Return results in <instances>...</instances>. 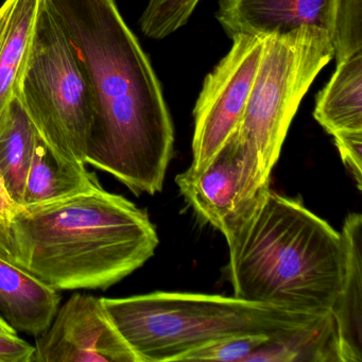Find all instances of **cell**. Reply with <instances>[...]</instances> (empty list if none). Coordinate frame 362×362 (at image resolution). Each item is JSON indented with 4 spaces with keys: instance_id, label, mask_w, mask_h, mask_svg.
I'll use <instances>...</instances> for the list:
<instances>
[{
    "instance_id": "6da1fadb",
    "label": "cell",
    "mask_w": 362,
    "mask_h": 362,
    "mask_svg": "<svg viewBox=\"0 0 362 362\" xmlns=\"http://www.w3.org/2000/svg\"><path fill=\"white\" fill-rule=\"evenodd\" d=\"M90 88L86 164L136 196L164 186L175 127L160 80L116 0H46Z\"/></svg>"
},
{
    "instance_id": "7a4b0ae2",
    "label": "cell",
    "mask_w": 362,
    "mask_h": 362,
    "mask_svg": "<svg viewBox=\"0 0 362 362\" xmlns=\"http://www.w3.org/2000/svg\"><path fill=\"white\" fill-rule=\"evenodd\" d=\"M158 243L147 211L100 182L0 214V256L57 291L109 289L143 267Z\"/></svg>"
},
{
    "instance_id": "3957f363",
    "label": "cell",
    "mask_w": 362,
    "mask_h": 362,
    "mask_svg": "<svg viewBox=\"0 0 362 362\" xmlns=\"http://www.w3.org/2000/svg\"><path fill=\"white\" fill-rule=\"evenodd\" d=\"M226 243L235 298L330 313L342 275V238L302 202L269 188Z\"/></svg>"
},
{
    "instance_id": "277c9868",
    "label": "cell",
    "mask_w": 362,
    "mask_h": 362,
    "mask_svg": "<svg viewBox=\"0 0 362 362\" xmlns=\"http://www.w3.org/2000/svg\"><path fill=\"white\" fill-rule=\"evenodd\" d=\"M101 300L139 362L182 361L188 354L216 341L245 334L274 336L323 315L234 296L188 292L158 291Z\"/></svg>"
},
{
    "instance_id": "5b68a950",
    "label": "cell",
    "mask_w": 362,
    "mask_h": 362,
    "mask_svg": "<svg viewBox=\"0 0 362 362\" xmlns=\"http://www.w3.org/2000/svg\"><path fill=\"white\" fill-rule=\"evenodd\" d=\"M21 103L59 166L86 170L93 118L88 81L62 27L42 0L21 82Z\"/></svg>"
},
{
    "instance_id": "8992f818",
    "label": "cell",
    "mask_w": 362,
    "mask_h": 362,
    "mask_svg": "<svg viewBox=\"0 0 362 362\" xmlns=\"http://www.w3.org/2000/svg\"><path fill=\"white\" fill-rule=\"evenodd\" d=\"M334 57L332 35L319 27L266 37L249 100L234 133L266 181L270 182L303 98Z\"/></svg>"
},
{
    "instance_id": "52a82bcc",
    "label": "cell",
    "mask_w": 362,
    "mask_h": 362,
    "mask_svg": "<svg viewBox=\"0 0 362 362\" xmlns=\"http://www.w3.org/2000/svg\"><path fill=\"white\" fill-rule=\"evenodd\" d=\"M266 37L237 35L230 52L205 78L194 110L192 162L201 171L236 132L259 66Z\"/></svg>"
},
{
    "instance_id": "ba28073f",
    "label": "cell",
    "mask_w": 362,
    "mask_h": 362,
    "mask_svg": "<svg viewBox=\"0 0 362 362\" xmlns=\"http://www.w3.org/2000/svg\"><path fill=\"white\" fill-rule=\"evenodd\" d=\"M175 183L199 219L219 230L226 240L270 188L234 134L203 170L188 168L177 175Z\"/></svg>"
},
{
    "instance_id": "9c48e42d",
    "label": "cell",
    "mask_w": 362,
    "mask_h": 362,
    "mask_svg": "<svg viewBox=\"0 0 362 362\" xmlns=\"http://www.w3.org/2000/svg\"><path fill=\"white\" fill-rule=\"evenodd\" d=\"M33 362H139L101 298L75 293L35 337Z\"/></svg>"
},
{
    "instance_id": "30bf717a",
    "label": "cell",
    "mask_w": 362,
    "mask_h": 362,
    "mask_svg": "<svg viewBox=\"0 0 362 362\" xmlns=\"http://www.w3.org/2000/svg\"><path fill=\"white\" fill-rule=\"evenodd\" d=\"M338 0H218V22L233 39L315 26L334 35Z\"/></svg>"
},
{
    "instance_id": "8fae6325",
    "label": "cell",
    "mask_w": 362,
    "mask_h": 362,
    "mask_svg": "<svg viewBox=\"0 0 362 362\" xmlns=\"http://www.w3.org/2000/svg\"><path fill=\"white\" fill-rule=\"evenodd\" d=\"M343 266L330 309L340 362H362V216L351 213L340 232Z\"/></svg>"
},
{
    "instance_id": "7c38bea8",
    "label": "cell",
    "mask_w": 362,
    "mask_h": 362,
    "mask_svg": "<svg viewBox=\"0 0 362 362\" xmlns=\"http://www.w3.org/2000/svg\"><path fill=\"white\" fill-rule=\"evenodd\" d=\"M42 0H5L0 7V136L20 95Z\"/></svg>"
},
{
    "instance_id": "4fadbf2b",
    "label": "cell",
    "mask_w": 362,
    "mask_h": 362,
    "mask_svg": "<svg viewBox=\"0 0 362 362\" xmlns=\"http://www.w3.org/2000/svg\"><path fill=\"white\" fill-rule=\"evenodd\" d=\"M61 300L59 291L0 256V313L16 332L41 334Z\"/></svg>"
},
{
    "instance_id": "5bb4252c",
    "label": "cell",
    "mask_w": 362,
    "mask_h": 362,
    "mask_svg": "<svg viewBox=\"0 0 362 362\" xmlns=\"http://www.w3.org/2000/svg\"><path fill=\"white\" fill-rule=\"evenodd\" d=\"M313 116L332 136L362 131V49L337 62L317 95Z\"/></svg>"
},
{
    "instance_id": "9a60e30c",
    "label": "cell",
    "mask_w": 362,
    "mask_h": 362,
    "mask_svg": "<svg viewBox=\"0 0 362 362\" xmlns=\"http://www.w3.org/2000/svg\"><path fill=\"white\" fill-rule=\"evenodd\" d=\"M340 362L332 313L271 337L247 362Z\"/></svg>"
},
{
    "instance_id": "2e32d148",
    "label": "cell",
    "mask_w": 362,
    "mask_h": 362,
    "mask_svg": "<svg viewBox=\"0 0 362 362\" xmlns=\"http://www.w3.org/2000/svg\"><path fill=\"white\" fill-rule=\"evenodd\" d=\"M40 139L20 99L16 98L10 109L6 130L0 136V177L16 205L24 203L27 175Z\"/></svg>"
},
{
    "instance_id": "e0dca14e",
    "label": "cell",
    "mask_w": 362,
    "mask_h": 362,
    "mask_svg": "<svg viewBox=\"0 0 362 362\" xmlns=\"http://www.w3.org/2000/svg\"><path fill=\"white\" fill-rule=\"evenodd\" d=\"M97 183L98 177L88 169L77 171L59 166L44 141L40 139L29 167L22 205L62 198L88 189Z\"/></svg>"
},
{
    "instance_id": "ac0fdd59",
    "label": "cell",
    "mask_w": 362,
    "mask_h": 362,
    "mask_svg": "<svg viewBox=\"0 0 362 362\" xmlns=\"http://www.w3.org/2000/svg\"><path fill=\"white\" fill-rule=\"evenodd\" d=\"M332 43L337 62L362 49V0H338Z\"/></svg>"
},
{
    "instance_id": "d6986e66",
    "label": "cell",
    "mask_w": 362,
    "mask_h": 362,
    "mask_svg": "<svg viewBox=\"0 0 362 362\" xmlns=\"http://www.w3.org/2000/svg\"><path fill=\"white\" fill-rule=\"evenodd\" d=\"M271 337L273 336L245 334L216 341L188 354L182 361L247 362V358Z\"/></svg>"
},
{
    "instance_id": "ffe728a7",
    "label": "cell",
    "mask_w": 362,
    "mask_h": 362,
    "mask_svg": "<svg viewBox=\"0 0 362 362\" xmlns=\"http://www.w3.org/2000/svg\"><path fill=\"white\" fill-rule=\"evenodd\" d=\"M343 164L349 169L358 190H362V131L332 135Z\"/></svg>"
},
{
    "instance_id": "44dd1931",
    "label": "cell",
    "mask_w": 362,
    "mask_h": 362,
    "mask_svg": "<svg viewBox=\"0 0 362 362\" xmlns=\"http://www.w3.org/2000/svg\"><path fill=\"white\" fill-rule=\"evenodd\" d=\"M200 0H149L148 5L160 21L175 27L186 25Z\"/></svg>"
},
{
    "instance_id": "7402d4cb",
    "label": "cell",
    "mask_w": 362,
    "mask_h": 362,
    "mask_svg": "<svg viewBox=\"0 0 362 362\" xmlns=\"http://www.w3.org/2000/svg\"><path fill=\"white\" fill-rule=\"evenodd\" d=\"M35 345L16 332H0V362H33Z\"/></svg>"
},
{
    "instance_id": "603a6c76",
    "label": "cell",
    "mask_w": 362,
    "mask_h": 362,
    "mask_svg": "<svg viewBox=\"0 0 362 362\" xmlns=\"http://www.w3.org/2000/svg\"><path fill=\"white\" fill-rule=\"evenodd\" d=\"M16 206V203L8 196L3 180L0 177V214L6 215V214L10 213Z\"/></svg>"
},
{
    "instance_id": "cb8c5ba5",
    "label": "cell",
    "mask_w": 362,
    "mask_h": 362,
    "mask_svg": "<svg viewBox=\"0 0 362 362\" xmlns=\"http://www.w3.org/2000/svg\"><path fill=\"white\" fill-rule=\"evenodd\" d=\"M0 332H18L1 315H0Z\"/></svg>"
}]
</instances>
